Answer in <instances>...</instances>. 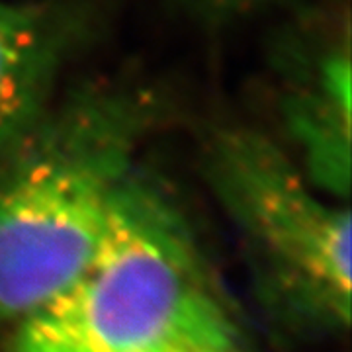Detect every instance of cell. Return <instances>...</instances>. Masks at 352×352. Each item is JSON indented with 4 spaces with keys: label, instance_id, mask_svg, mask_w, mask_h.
Segmentation results:
<instances>
[{
    "label": "cell",
    "instance_id": "cell-4",
    "mask_svg": "<svg viewBox=\"0 0 352 352\" xmlns=\"http://www.w3.org/2000/svg\"><path fill=\"white\" fill-rule=\"evenodd\" d=\"M88 12L80 0H0V147L39 113Z\"/></svg>",
    "mask_w": 352,
    "mask_h": 352
},
{
    "label": "cell",
    "instance_id": "cell-7",
    "mask_svg": "<svg viewBox=\"0 0 352 352\" xmlns=\"http://www.w3.org/2000/svg\"><path fill=\"white\" fill-rule=\"evenodd\" d=\"M214 352H243L237 346H231V349H223V351H214Z\"/></svg>",
    "mask_w": 352,
    "mask_h": 352
},
{
    "label": "cell",
    "instance_id": "cell-5",
    "mask_svg": "<svg viewBox=\"0 0 352 352\" xmlns=\"http://www.w3.org/2000/svg\"><path fill=\"white\" fill-rule=\"evenodd\" d=\"M305 163L333 194L344 196L351 176V55L349 41L331 45L289 108Z\"/></svg>",
    "mask_w": 352,
    "mask_h": 352
},
{
    "label": "cell",
    "instance_id": "cell-2",
    "mask_svg": "<svg viewBox=\"0 0 352 352\" xmlns=\"http://www.w3.org/2000/svg\"><path fill=\"white\" fill-rule=\"evenodd\" d=\"M129 106L82 100L0 178V321L22 325L92 258L129 176Z\"/></svg>",
    "mask_w": 352,
    "mask_h": 352
},
{
    "label": "cell",
    "instance_id": "cell-6",
    "mask_svg": "<svg viewBox=\"0 0 352 352\" xmlns=\"http://www.w3.org/2000/svg\"><path fill=\"white\" fill-rule=\"evenodd\" d=\"M206 18H231L258 8L266 0H176Z\"/></svg>",
    "mask_w": 352,
    "mask_h": 352
},
{
    "label": "cell",
    "instance_id": "cell-3",
    "mask_svg": "<svg viewBox=\"0 0 352 352\" xmlns=\"http://www.w3.org/2000/svg\"><path fill=\"white\" fill-rule=\"evenodd\" d=\"M214 180L229 214L286 292L323 319L346 325L351 212L325 200L305 170L251 133H231L219 143Z\"/></svg>",
    "mask_w": 352,
    "mask_h": 352
},
{
    "label": "cell",
    "instance_id": "cell-1",
    "mask_svg": "<svg viewBox=\"0 0 352 352\" xmlns=\"http://www.w3.org/2000/svg\"><path fill=\"white\" fill-rule=\"evenodd\" d=\"M235 323L188 227L161 194L127 176L92 258L20 325L16 352H214Z\"/></svg>",
    "mask_w": 352,
    "mask_h": 352
}]
</instances>
